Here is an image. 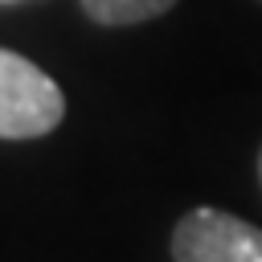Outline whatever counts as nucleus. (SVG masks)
Segmentation results:
<instances>
[{
	"label": "nucleus",
	"mask_w": 262,
	"mask_h": 262,
	"mask_svg": "<svg viewBox=\"0 0 262 262\" xmlns=\"http://www.w3.org/2000/svg\"><path fill=\"white\" fill-rule=\"evenodd\" d=\"M66 119L61 86L29 57L0 49V139H37Z\"/></svg>",
	"instance_id": "f257e3e1"
},
{
	"label": "nucleus",
	"mask_w": 262,
	"mask_h": 262,
	"mask_svg": "<svg viewBox=\"0 0 262 262\" xmlns=\"http://www.w3.org/2000/svg\"><path fill=\"white\" fill-rule=\"evenodd\" d=\"M172 262H262V229L221 209H188L172 229Z\"/></svg>",
	"instance_id": "f03ea898"
},
{
	"label": "nucleus",
	"mask_w": 262,
	"mask_h": 262,
	"mask_svg": "<svg viewBox=\"0 0 262 262\" xmlns=\"http://www.w3.org/2000/svg\"><path fill=\"white\" fill-rule=\"evenodd\" d=\"M176 0H82L86 16L98 25H139L160 12H168Z\"/></svg>",
	"instance_id": "7ed1b4c3"
},
{
	"label": "nucleus",
	"mask_w": 262,
	"mask_h": 262,
	"mask_svg": "<svg viewBox=\"0 0 262 262\" xmlns=\"http://www.w3.org/2000/svg\"><path fill=\"white\" fill-rule=\"evenodd\" d=\"M258 180H262V151H258Z\"/></svg>",
	"instance_id": "20e7f679"
}]
</instances>
